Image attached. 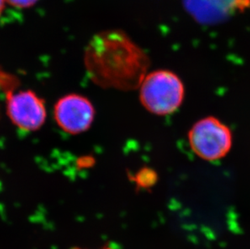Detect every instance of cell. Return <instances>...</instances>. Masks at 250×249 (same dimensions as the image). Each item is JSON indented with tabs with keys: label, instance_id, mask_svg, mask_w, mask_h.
Wrapping results in <instances>:
<instances>
[{
	"label": "cell",
	"instance_id": "1",
	"mask_svg": "<svg viewBox=\"0 0 250 249\" xmlns=\"http://www.w3.org/2000/svg\"><path fill=\"white\" fill-rule=\"evenodd\" d=\"M84 63L96 84L128 91L141 85L149 59L126 33L112 29L92 37L85 49Z\"/></svg>",
	"mask_w": 250,
	"mask_h": 249
},
{
	"label": "cell",
	"instance_id": "5",
	"mask_svg": "<svg viewBox=\"0 0 250 249\" xmlns=\"http://www.w3.org/2000/svg\"><path fill=\"white\" fill-rule=\"evenodd\" d=\"M7 97V112L12 123L24 131L40 129L46 118L45 103L31 90L10 92Z\"/></svg>",
	"mask_w": 250,
	"mask_h": 249
},
{
	"label": "cell",
	"instance_id": "10",
	"mask_svg": "<svg viewBox=\"0 0 250 249\" xmlns=\"http://www.w3.org/2000/svg\"><path fill=\"white\" fill-rule=\"evenodd\" d=\"M110 249V248H108V249Z\"/></svg>",
	"mask_w": 250,
	"mask_h": 249
},
{
	"label": "cell",
	"instance_id": "7",
	"mask_svg": "<svg viewBox=\"0 0 250 249\" xmlns=\"http://www.w3.org/2000/svg\"><path fill=\"white\" fill-rule=\"evenodd\" d=\"M17 80H13V76L0 69V88L7 94L8 92H13L15 83Z\"/></svg>",
	"mask_w": 250,
	"mask_h": 249
},
{
	"label": "cell",
	"instance_id": "6",
	"mask_svg": "<svg viewBox=\"0 0 250 249\" xmlns=\"http://www.w3.org/2000/svg\"><path fill=\"white\" fill-rule=\"evenodd\" d=\"M94 117V107L87 98L81 95H66L55 106L57 123L69 134H81L87 130Z\"/></svg>",
	"mask_w": 250,
	"mask_h": 249
},
{
	"label": "cell",
	"instance_id": "8",
	"mask_svg": "<svg viewBox=\"0 0 250 249\" xmlns=\"http://www.w3.org/2000/svg\"><path fill=\"white\" fill-rule=\"evenodd\" d=\"M38 0H6V2L17 8H27L33 6Z\"/></svg>",
	"mask_w": 250,
	"mask_h": 249
},
{
	"label": "cell",
	"instance_id": "9",
	"mask_svg": "<svg viewBox=\"0 0 250 249\" xmlns=\"http://www.w3.org/2000/svg\"><path fill=\"white\" fill-rule=\"evenodd\" d=\"M6 0H0V15L2 14V10L4 8V4Z\"/></svg>",
	"mask_w": 250,
	"mask_h": 249
},
{
	"label": "cell",
	"instance_id": "4",
	"mask_svg": "<svg viewBox=\"0 0 250 249\" xmlns=\"http://www.w3.org/2000/svg\"><path fill=\"white\" fill-rule=\"evenodd\" d=\"M187 14L201 25L222 24L250 9V0H182Z\"/></svg>",
	"mask_w": 250,
	"mask_h": 249
},
{
	"label": "cell",
	"instance_id": "3",
	"mask_svg": "<svg viewBox=\"0 0 250 249\" xmlns=\"http://www.w3.org/2000/svg\"><path fill=\"white\" fill-rule=\"evenodd\" d=\"M189 141L199 157L210 161L219 160L231 149V130L216 118H203L192 127Z\"/></svg>",
	"mask_w": 250,
	"mask_h": 249
},
{
	"label": "cell",
	"instance_id": "2",
	"mask_svg": "<svg viewBox=\"0 0 250 249\" xmlns=\"http://www.w3.org/2000/svg\"><path fill=\"white\" fill-rule=\"evenodd\" d=\"M140 86L143 105L156 115L174 112L184 98L183 83L177 75L169 71L161 70L146 75Z\"/></svg>",
	"mask_w": 250,
	"mask_h": 249
}]
</instances>
